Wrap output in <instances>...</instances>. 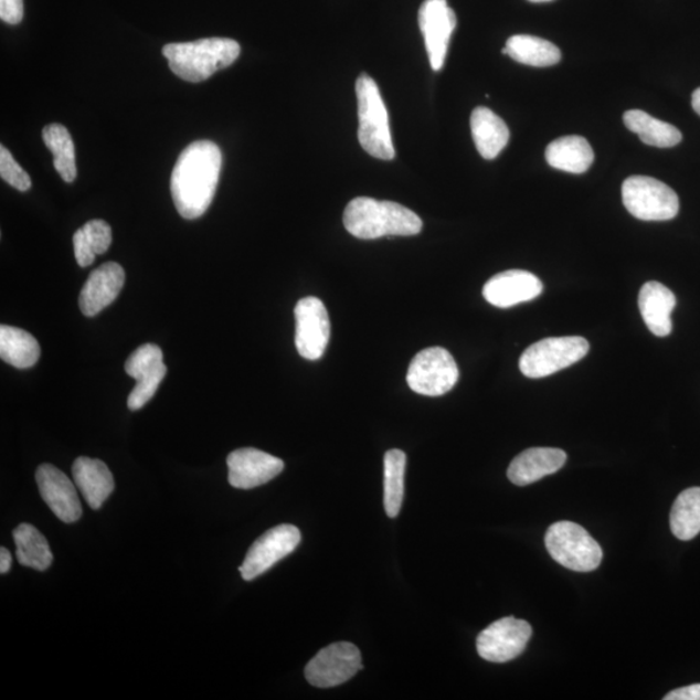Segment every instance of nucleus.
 <instances>
[{
  "mask_svg": "<svg viewBox=\"0 0 700 700\" xmlns=\"http://www.w3.org/2000/svg\"><path fill=\"white\" fill-rule=\"evenodd\" d=\"M82 230H84L95 255H103V253H106L109 250L112 243V230L106 221L93 220L87 222Z\"/></svg>",
  "mask_w": 700,
  "mask_h": 700,
  "instance_id": "nucleus-32",
  "label": "nucleus"
},
{
  "mask_svg": "<svg viewBox=\"0 0 700 700\" xmlns=\"http://www.w3.org/2000/svg\"><path fill=\"white\" fill-rule=\"evenodd\" d=\"M590 349V342L580 337L543 339L524 350L519 368L527 378H547L583 360Z\"/></svg>",
  "mask_w": 700,
  "mask_h": 700,
  "instance_id": "nucleus-7",
  "label": "nucleus"
},
{
  "mask_svg": "<svg viewBox=\"0 0 700 700\" xmlns=\"http://www.w3.org/2000/svg\"><path fill=\"white\" fill-rule=\"evenodd\" d=\"M568 460V454L555 448H531L513 458L508 478L518 487L530 486L535 481L561 470Z\"/></svg>",
  "mask_w": 700,
  "mask_h": 700,
  "instance_id": "nucleus-20",
  "label": "nucleus"
},
{
  "mask_svg": "<svg viewBox=\"0 0 700 700\" xmlns=\"http://www.w3.org/2000/svg\"><path fill=\"white\" fill-rule=\"evenodd\" d=\"M406 470V454L400 449H392L384 456V508L386 516L396 518L404 501V480Z\"/></svg>",
  "mask_w": 700,
  "mask_h": 700,
  "instance_id": "nucleus-30",
  "label": "nucleus"
},
{
  "mask_svg": "<svg viewBox=\"0 0 700 700\" xmlns=\"http://www.w3.org/2000/svg\"><path fill=\"white\" fill-rule=\"evenodd\" d=\"M73 480L93 510H99L115 489L114 475L100 459L79 457L72 467Z\"/></svg>",
  "mask_w": 700,
  "mask_h": 700,
  "instance_id": "nucleus-21",
  "label": "nucleus"
},
{
  "mask_svg": "<svg viewBox=\"0 0 700 700\" xmlns=\"http://www.w3.org/2000/svg\"><path fill=\"white\" fill-rule=\"evenodd\" d=\"M24 18V0H0V19L7 24H20Z\"/></svg>",
  "mask_w": 700,
  "mask_h": 700,
  "instance_id": "nucleus-34",
  "label": "nucleus"
},
{
  "mask_svg": "<svg viewBox=\"0 0 700 700\" xmlns=\"http://www.w3.org/2000/svg\"><path fill=\"white\" fill-rule=\"evenodd\" d=\"M502 54L510 56L512 61L535 66V68L553 66L562 59V52L554 43L527 34L512 35L506 43Z\"/></svg>",
  "mask_w": 700,
  "mask_h": 700,
  "instance_id": "nucleus-24",
  "label": "nucleus"
},
{
  "mask_svg": "<svg viewBox=\"0 0 700 700\" xmlns=\"http://www.w3.org/2000/svg\"><path fill=\"white\" fill-rule=\"evenodd\" d=\"M359 102V140L364 151L379 160L394 159V147L390 128V116L376 82L361 74L356 82Z\"/></svg>",
  "mask_w": 700,
  "mask_h": 700,
  "instance_id": "nucleus-4",
  "label": "nucleus"
},
{
  "mask_svg": "<svg viewBox=\"0 0 700 700\" xmlns=\"http://www.w3.org/2000/svg\"><path fill=\"white\" fill-rule=\"evenodd\" d=\"M362 668L360 650L353 644L337 643L325 647L308 662L305 677L312 687L335 688L352 679Z\"/></svg>",
  "mask_w": 700,
  "mask_h": 700,
  "instance_id": "nucleus-9",
  "label": "nucleus"
},
{
  "mask_svg": "<svg viewBox=\"0 0 700 700\" xmlns=\"http://www.w3.org/2000/svg\"><path fill=\"white\" fill-rule=\"evenodd\" d=\"M471 132L481 158L494 160L509 145L510 130L500 116L486 107L474 109Z\"/></svg>",
  "mask_w": 700,
  "mask_h": 700,
  "instance_id": "nucleus-22",
  "label": "nucleus"
},
{
  "mask_svg": "<svg viewBox=\"0 0 700 700\" xmlns=\"http://www.w3.org/2000/svg\"><path fill=\"white\" fill-rule=\"evenodd\" d=\"M44 145L54 155V167L64 182L72 183L77 178L76 148L68 129L61 124H51L42 132Z\"/></svg>",
  "mask_w": 700,
  "mask_h": 700,
  "instance_id": "nucleus-28",
  "label": "nucleus"
},
{
  "mask_svg": "<svg viewBox=\"0 0 700 700\" xmlns=\"http://www.w3.org/2000/svg\"><path fill=\"white\" fill-rule=\"evenodd\" d=\"M624 124L630 131L636 132L647 146L670 148L679 145L682 140L681 131L674 125L660 121L644 110L630 109L625 112Z\"/></svg>",
  "mask_w": 700,
  "mask_h": 700,
  "instance_id": "nucleus-26",
  "label": "nucleus"
},
{
  "mask_svg": "<svg viewBox=\"0 0 700 700\" xmlns=\"http://www.w3.org/2000/svg\"><path fill=\"white\" fill-rule=\"evenodd\" d=\"M0 357L17 369H31L41 357V347L32 333L12 327L0 326Z\"/></svg>",
  "mask_w": 700,
  "mask_h": 700,
  "instance_id": "nucleus-25",
  "label": "nucleus"
},
{
  "mask_svg": "<svg viewBox=\"0 0 700 700\" xmlns=\"http://www.w3.org/2000/svg\"><path fill=\"white\" fill-rule=\"evenodd\" d=\"M0 177L12 188L25 192L32 188L31 177L22 169L18 161L4 146L0 147Z\"/></svg>",
  "mask_w": 700,
  "mask_h": 700,
  "instance_id": "nucleus-31",
  "label": "nucleus"
},
{
  "mask_svg": "<svg viewBox=\"0 0 700 700\" xmlns=\"http://www.w3.org/2000/svg\"><path fill=\"white\" fill-rule=\"evenodd\" d=\"M13 540L21 565L36 571L50 569L54 555L51 553L47 539L35 527L28 523L20 524L13 531Z\"/></svg>",
  "mask_w": 700,
  "mask_h": 700,
  "instance_id": "nucleus-27",
  "label": "nucleus"
},
{
  "mask_svg": "<svg viewBox=\"0 0 700 700\" xmlns=\"http://www.w3.org/2000/svg\"><path fill=\"white\" fill-rule=\"evenodd\" d=\"M12 556L9 550L6 548L0 549V573H4L11 570Z\"/></svg>",
  "mask_w": 700,
  "mask_h": 700,
  "instance_id": "nucleus-36",
  "label": "nucleus"
},
{
  "mask_svg": "<svg viewBox=\"0 0 700 700\" xmlns=\"http://www.w3.org/2000/svg\"><path fill=\"white\" fill-rule=\"evenodd\" d=\"M125 285V271L116 263L103 264L95 269L82 287L79 308L82 315L95 317L109 307Z\"/></svg>",
  "mask_w": 700,
  "mask_h": 700,
  "instance_id": "nucleus-18",
  "label": "nucleus"
},
{
  "mask_svg": "<svg viewBox=\"0 0 700 700\" xmlns=\"http://www.w3.org/2000/svg\"><path fill=\"white\" fill-rule=\"evenodd\" d=\"M74 255H76L77 263L81 267H87L93 265L95 261V252L88 243L84 230L79 229L73 236Z\"/></svg>",
  "mask_w": 700,
  "mask_h": 700,
  "instance_id": "nucleus-33",
  "label": "nucleus"
},
{
  "mask_svg": "<svg viewBox=\"0 0 700 700\" xmlns=\"http://www.w3.org/2000/svg\"><path fill=\"white\" fill-rule=\"evenodd\" d=\"M623 203L627 211L643 221H669L680 211L677 193L655 178L633 176L623 183Z\"/></svg>",
  "mask_w": 700,
  "mask_h": 700,
  "instance_id": "nucleus-6",
  "label": "nucleus"
},
{
  "mask_svg": "<svg viewBox=\"0 0 700 700\" xmlns=\"http://www.w3.org/2000/svg\"><path fill=\"white\" fill-rule=\"evenodd\" d=\"M456 26V13L446 0H424L420 9V28L426 43L429 64L435 72L443 70Z\"/></svg>",
  "mask_w": 700,
  "mask_h": 700,
  "instance_id": "nucleus-13",
  "label": "nucleus"
},
{
  "mask_svg": "<svg viewBox=\"0 0 700 700\" xmlns=\"http://www.w3.org/2000/svg\"><path fill=\"white\" fill-rule=\"evenodd\" d=\"M459 370L448 350L435 347L421 350L409 367L406 381L411 390L423 396L438 397L457 384Z\"/></svg>",
  "mask_w": 700,
  "mask_h": 700,
  "instance_id": "nucleus-8",
  "label": "nucleus"
},
{
  "mask_svg": "<svg viewBox=\"0 0 700 700\" xmlns=\"http://www.w3.org/2000/svg\"><path fill=\"white\" fill-rule=\"evenodd\" d=\"M300 541L301 533L299 528L295 526L280 524L272 528L253 542L240 568L242 577L245 581H252L263 575L283 558L293 553L299 547Z\"/></svg>",
  "mask_w": 700,
  "mask_h": 700,
  "instance_id": "nucleus-10",
  "label": "nucleus"
},
{
  "mask_svg": "<svg viewBox=\"0 0 700 700\" xmlns=\"http://www.w3.org/2000/svg\"><path fill=\"white\" fill-rule=\"evenodd\" d=\"M549 554L563 568L575 572L597 570L602 563L603 551L583 527L572 521H558L545 535Z\"/></svg>",
  "mask_w": 700,
  "mask_h": 700,
  "instance_id": "nucleus-5",
  "label": "nucleus"
},
{
  "mask_svg": "<svg viewBox=\"0 0 700 700\" xmlns=\"http://www.w3.org/2000/svg\"><path fill=\"white\" fill-rule=\"evenodd\" d=\"M691 106L700 116V87L697 88L694 93H692Z\"/></svg>",
  "mask_w": 700,
  "mask_h": 700,
  "instance_id": "nucleus-37",
  "label": "nucleus"
},
{
  "mask_svg": "<svg viewBox=\"0 0 700 700\" xmlns=\"http://www.w3.org/2000/svg\"><path fill=\"white\" fill-rule=\"evenodd\" d=\"M162 360L161 348L148 342V344L139 347L126 361V374L137 381L128 399L130 411H139L155 396L168 372Z\"/></svg>",
  "mask_w": 700,
  "mask_h": 700,
  "instance_id": "nucleus-14",
  "label": "nucleus"
},
{
  "mask_svg": "<svg viewBox=\"0 0 700 700\" xmlns=\"http://www.w3.org/2000/svg\"><path fill=\"white\" fill-rule=\"evenodd\" d=\"M43 501L47 503L57 519L64 523H74L82 517V506L77 486L57 467L44 464L35 473Z\"/></svg>",
  "mask_w": 700,
  "mask_h": 700,
  "instance_id": "nucleus-16",
  "label": "nucleus"
},
{
  "mask_svg": "<svg viewBox=\"0 0 700 700\" xmlns=\"http://www.w3.org/2000/svg\"><path fill=\"white\" fill-rule=\"evenodd\" d=\"M229 482L237 489H252L269 482L283 471L285 462L255 448L229 454Z\"/></svg>",
  "mask_w": 700,
  "mask_h": 700,
  "instance_id": "nucleus-15",
  "label": "nucleus"
},
{
  "mask_svg": "<svg viewBox=\"0 0 700 700\" xmlns=\"http://www.w3.org/2000/svg\"><path fill=\"white\" fill-rule=\"evenodd\" d=\"M297 352L305 360L317 361L329 346L331 324L325 304L317 297H304L295 308Z\"/></svg>",
  "mask_w": 700,
  "mask_h": 700,
  "instance_id": "nucleus-11",
  "label": "nucleus"
},
{
  "mask_svg": "<svg viewBox=\"0 0 700 700\" xmlns=\"http://www.w3.org/2000/svg\"><path fill=\"white\" fill-rule=\"evenodd\" d=\"M665 700H700V683L670 691Z\"/></svg>",
  "mask_w": 700,
  "mask_h": 700,
  "instance_id": "nucleus-35",
  "label": "nucleus"
},
{
  "mask_svg": "<svg viewBox=\"0 0 700 700\" xmlns=\"http://www.w3.org/2000/svg\"><path fill=\"white\" fill-rule=\"evenodd\" d=\"M162 54L168 59L170 71L178 77L201 82L233 64L241 55V46L230 39H204L167 44Z\"/></svg>",
  "mask_w": 700,
  "mask_h": 700,
  "instance_id": "nucleus-3",
  "label": "nucleus"
},
{
  "mask_svg": "<svg viewBox=\"0 0 700 700\" xmlns=\"http://www.w3.org/2000/svg\"><path fill=\"white\" fill-rule=\"evenodd\" d=\"M532 636V627L526 621L503 617L491 623L476 639V649L482 659L506 662L526 650Z\"/></svg>",
  "mask_w": 700,
  "mask_h": 700,
  "instance_id": "nucleus-12",
  "label": "nucleus"
},
{
  "mask_svg": "<svg viewBox=\"0 0 700 700\" xmlns=\"http://www.w3.org/2000/svg\"><path fill=\"white\" fill-rule=\"evenodd\" d=\"M528 2H531V3H547V2H553V0H528Z\"/></svg>",
  "mask_w": 700,
  "mask_h": 700,
  "instance_id": "nucleus-38",
  "label": "nucleus"
},
{
  "mask_svg": "<svg viewBox=\"0 0 700 700\" xmlns=\"http://www.w3.org/2000/svg\"><path fill=\"white\" fill-rule=\"evenodd\" d=\"M547 161L551 168L583 174L593 166V148L583 137L570 136L555 139L547 148Z\"/></svg>",
  "mask_w": 700,
  "mask_h": 700,
  "instance_id": "nucleus-23",
  "label": "nucleus"
},
{
  "mask_svg": "<svg viewBox=\"0 0 700 700\" xmlns=\"http://www.w3.org/2000/svg\"><path fill=\"white\" fill-rule=\"evenodd\" d=\"M670 530L677 539L689 541L700 533V488H689L677 497L670 511Z\"/></svg>",
  "mask_w": 700,
  "mask_h": 700,
  "instance_id": "nucleus-29",
  "label": "nucleus"
},
{
  "mask_svg": "<svg viewBox=\"0 0 700 700\" xmlns=\"http://www.w3.org/2000/svg\"><path fill=\"white\" fill-rule=\"evenodd\" d=\"M222 153L211 140L184 148L171 174L170 190L178 213L197 220L210 208L220 181Z\"/></svg>",
  "mask_w": 700,
  "mask_h": 700,
  "instance_id": "nucleus-1",
  "label": "nucleus"
},
{
  "mask_svg": "<svg viewBox=\"0 0 700 700\" xmlns=\"http://www.w3.org/2000/svg\"><path fill=\"white\" fill-rule=\"evenodd\" d=\"M542 282L526 271H508L491 277L482 288L484 299L494 307L508 309L532 301L542 294Z\"/></svg>",
  "mask_w": 700,
  "mask_h": 700,
  "instance_id": "nucleus-17",
  "label": "nucleus"
},
{
  "mask_svg": "<svg viewBox=\"0 0 700 700\" xmlns=\"http://www.w3.org/2000/svg\"><path fill=\"white\" fill-rule=\"evenodd\" d=\"M638 307L647 329L658 338H666L672 332V312L676 308V296L659 282H647L640 288Z\"/></svg>",
  "mask_w": 700,
  "mask_h": 700,
  "instance_id": "nucleus-19",
  "label": "nucleus"
},
{
  "mask_svg": "<svg viewBox=\"0 0 700 700\" xmlns=\"http://www.w3.org/2000/svg\"><path fill=\"white\" fill-rule=\"evenodd\" d=\"M344 226L359 240L371 241L383 236H412L420 234L423 222L409 208L372 198H356L344 211Z\"/></svg>",
  "mask_w": 700,
  "mask_h": 700,
  "instance_id": "nucleus-2",
  "label": "nucleus"
}]
</instances>
